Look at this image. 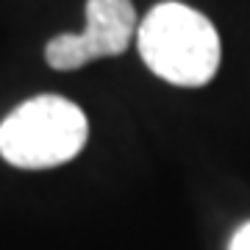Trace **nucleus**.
I'll return each mask as SVG.
<instances>
[{"label":"nucleus","mask_w":250,"mask_h":250,"mask_svg":"<svg viewBox=\"0 0 250 250\" xmlns=\"http://www.w3.org/2000/svg\"><path fill=\"white\" fill-rule=\"evenodd\" d=\"M145 64L175 86H203L220 67V34L200 11L167 0L147 11L136 28Z\"/></svg>","instance_id":"f257e3e1"},{"label":"nucleus","mask_w":250,"mask_h":250,"mask_svg":"<svg viewBox=\"0 0 250 250\" xmlns=\"http://www.w3.org/2000/svg\"><path fill=\"white\" fill-rule=\"evenodd\" d=\"M89 139V123L72 100L39 95L0 123V156L22 170H47L75 159Z\"/></svg>","instance_id":"f03ea898"},{"label":"nucleus","mask_w":250,"mask_h":250,"mask_svg":"<svg viewBox=\"0 0 250 250\" xmlns=\"http://www.w3.org/2000/svg\"><path fill=\"white\" fill-rule=\"evenodd\" d=\"M136 34L131 0H86V28L81 34H59L45 47L53 70H78L100 56H120Z\"/></svg>","instance_id":"7ed1b4c3"},{"label":"nucleus","mask_w":250,"mask_h":250,"mask_svg":"<svg viewBox=\"0 0 250 250\" xmlns=\"http://www.w3.org/2000/svg\"><path fill=\"white\" fill-rule=\"evenodd\" d=\"M228 250H250V223L236 228V233H233L231 242H228Z\"/></svg>","instance_id":"20e7f679"}]
</instances>
